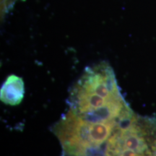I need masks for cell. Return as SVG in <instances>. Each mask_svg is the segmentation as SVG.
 <instances>
[{"label":"cell","instance_id":"obj_1","mask_svg":"<svg viewBox=\"0 0 156 156\" xmlns=\"http://www.w3.org/2000/svg\"><path fill=\"white\" fill-rule=\"evenodd\" d=\"M119 120L90 123L70 108L52 127L64 152L72 156H106V143Z\"/></svg>","mask_w":156,"mask_h":156},{"label":"cell","instance_id":"obj_2","mask_svg":"<svg viewBox=\"0 0 156 156\" xmlns=\"http://www.w3.org/2000/svg\"><path fill=\"white\" fill-rule=\"evenodd\" d=\"M72 89L87 94L98 95L109 100L123 98L114 70L106 62L87 67Z\"/></svg>","mask_w":156,"mask_h":156},{"label":"cell","instance_id":"obj_3","mask_svg":"<svg viewBox=\"0 0 156 156\" xmlns=\"http://www.w3.org/2000/svg\"><path fill=\"white\" fill-rule=\"evenodd\" d=\"M25 95L23 78L12 75L7 77L0 90L2 102L9 106H17L22 102Z\"/></svg>","mask_w":156,"mask_h":156}]
</instances>
